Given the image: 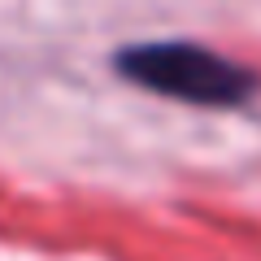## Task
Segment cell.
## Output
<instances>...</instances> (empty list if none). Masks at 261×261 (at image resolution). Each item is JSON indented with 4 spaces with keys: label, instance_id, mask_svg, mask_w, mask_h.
Returning <instances> with one entry per match:
<instances>
[{
    "label": "cell",
    "instance_id": "obj_1",
    "mask_svg": "<svg viewBox=\"0 0 261 261\" xmlns=\"http://www.w3.org/2000/svg\"><path fill=\"white\" fill-rule=\"evenodd\" d=\"M113 70L126 83L196 109H235L257 92L248 65L196 44V39H144L113 53Z\"/></svg>",
    "mask_w": 261,
    "mask_h": 261
}]
</instances>
